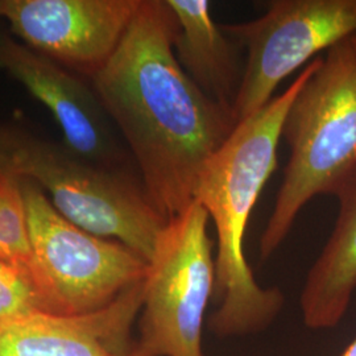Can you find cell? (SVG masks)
<instances>
[{
    "label": "cell",
    "instance_id": "obj_1",
    "mask_svg": "<svg viewBox=\"0 0 356 356\" xmlns=\"http://www.w3.org/2000/svg\"><path fill=\"white\" fill-rule=\"evenodd\" d=\"M177 20L166 0H140L108 63L91 76L104 113L126 140L140 182L166 222L195 200L207 161L236 126L200 89L175 51Z\"/></svg>",
    "mask_w": 356,
    "mask_h": 356
},
{
    "label": "cell",
    "instance_id": "obj_7",
    "mask_svg": "<svg viewBox=\"0 0 356 356\" xmlns=\"http://www.w3.org/2000/svg\"><path fill=\"white\" fill-rule=\"evenodd\" d=\"M220 26L247 49L232 106L238 124L267 106L281 82L319 51L355 38L356 0H273L259 19Z\"/></svg>",
    "mask_w": 356,
    "mask_h": 356
},
{
    "label": "cell",
    "instance_id": "obj_10",
    "mask_svg": "<svg viewBox=\"0 0 356 356\" xmlns=\"http://www.w3.org/2000/svg\"><path fill=\"white\" fill-rule=\"evenodd\" d=\"M143 300L144 284L102 313L47 316L0 330V356H134L129 331Z\"/></svg>",
    "mask_w": 356,
    "mask_h": 356
},
{
    "label": "cell",
    "instance_id": "obj_11",
    "mask_svg": "<svg viewBox=\"0 0 356 356\" xmlns=\"http://www.w3.org/2000/svg\"><path fill=\"white\" fill-rule=\"evenodd\" d=\"M339 213L301 293L306 327L327 330L343 319L356 291V177L335 195Z\"/></svg>",
    "mask_w": 356,
    "mask_h": 356
},
{
    "label": "cell",
    "instance_id": "obj_13",
    "mask_svg": "<svg viewBox=\"0 0 356 356\" xmlns=\"http://www.w3.org/2000/svg\"><path fill=\"white\" fill-rule=\"evenodd\" d=\"M0 244L8 264L33 286V254L24 197L19 179L4 175H0Z\"/></svg>",
    "mask_w": 356,
    "mask_h": 356
},
{
    "label": "cell",
    "instance_id": "obj_4",
    "mask_svg": "<svg viewBox=\"0 0 356 356\" xmlns=\"http://www.w3.org/2000/svg\"><path fill=\"white\" fill-rule=\"evenodd\" d=\"M0 175L33 182L69 222L122 243L147 263L168 223L140 181L122 169L95 165L66 145L1 122Z\"/></svg>",
    "mask_w": 356,
    "mask_h": 356
},
{
    "label": "cell",
    "instance_id": "obj_12",
    "mask_svg": "<svg viewBox=\"0 0 356 356\" xmlns=\"http://www.w3.org/2000/svg\"><path fill=\"white\" fill-rule=\"evenodd\" d=\"M177 20L175 51L191 81L232 113L243 70L234 41L216 24L207 0H166Z\"/></svg>",
    "mask_w": 356,
    "mask_h": 356
},
{
    "label": "cell",
    "instance_id": "obj_17",
    "mask_svg": "<svg viewBox=\"0 0 356 356\" xmlns=\"http://www.w3.org/2000/svg\"><path fill=\"white\" fill-rule=\"evenodd\" d=\"M350 44H351V47H353V49L355 51L356 53V36L355 38H350Z\"/></svg>",
    "mask_w": 356,
    "mask_h": 356
},
{
    "label": "cell",
    "instance_id": "obj_2",
    "mask_svg": "<svg viewBox=\"0 0 356 356\" xmlns=\"http://www.w3.org/2000/svg\"><path fill=\"white\" fill-rule=\"evenodd\" d=\"M321 57L306 65L280 95L238 123L229 139L207 161L194 200L216 226V291L218 307L209 321L220 338L264 330L280 313L284 296L277 288H261L244 254V238L260 193L277 168V148L284 119Z\"/></svg>",
    "mask_w": 356,
    "mask_h": 356
},
{
    "label": "cell",
    "instance_id": "obj_16",
    "mask_svg": "<svg viewBox=\"0 0 356 356\" xmlns=\"http://www.w3.org/2000/svg\"><path fill=\"white\" fill-rule=\"evenodd\" d=\"M0 260H3V261H6V263H8V261H7V254L4 252V250H3V247H1V244H0Z\"/></svg>",
    "mask_w": 356,
    "mask_h": 356
},
{
    "label": "cell",
    "instance_id": "obj_8",
    "mask_svg": "<svg viewBox=\"0 0 356 356\" xmlns=\"http://www.w3.org/2000/svg\"><path fill=\"white\" fill-rule=\"evenodd\" d=\"M140 0H0L13 36L60 65L95 76L118 49Z\"/></svg>",
    "mask_w": 356,
    "mask_h": 356
},
{
    "label": "cell",
    "instance_id": "obj_5",
    "mask_svg": "<svg viewBox=\"0 0 356 356\" xmlns=\"http://www.w3.org/2000/svg\"><path fill=\"white\" fill-rule=\"evenodd\" d=\"M19 182L33 254V286L51 314L102 313L145 281L148 263L141 256L122 243L79 229L38 185Z\"/></svg>",
    "mask_w": 356,
    "mask_h": 356
},
{
    "label": "cell",
    "instance_id": "obj_3",
    "mask_svg": "<svg viewBox=\"0 0 356 356\" xmlns=\"http://www.w3.org/2000/svg\"><path fill=\"white\" fill-rule=\"evenodd\" d=\"M291 157L260 239V260L275 254L309 201L337 195L356 177V53L350 38L321 57L284 119Z\"/></svg>",
    "mask_w": 356,
    "mask_h": 356
},
{
    "label": "cell",
    "instance_id": "obj_14",
    "mask_svg": "<svg viewBox=\"0 0 356 356\" xmlns=\"http://www.w3.org/2000/svg\"><path fill=\"white\" fill-rule=\"evenodd\" d=\"M53 316L26 276L0 260V330ZM60 317V316H58Z\"/></svg>",
    "mask_w": 356,
    "mask_h": 356
},
{
    "label": "cell",
    "instance_id": "obj_9",
    "mask_svg": "<svg viewBox=\"0 0 356 356\" xmlns=\"http://www.w3.org/2000/svg\"><path fill=\"white\" fill-rule=\"evenodd\" d=\"M0 70L42 103L64 134L65 145L95 165L120 169L124 154L116 144L102 104L63 65L0 31Z\"/></svg>",
    "mask_w": 356,
    "mask_h": 356
},
{
    "label": "cell",
    "instance_id": "obj_6",
    "mask_svg": "<svg viewBox=\"0 0 356 356\" xmlns=\"http://www.w3.org/2000/svg\"><path fill=\"white\" fill-rule=\"evenodd\" d=\"M209 219L194 201L168 220L148 263L134 356H204V314L216 291Z\"/></svg>",
    "mask_w": 356,
    "mask_h": 356
},
{
    "label": "cell",
    "instance_id": "obj_15",
    "mask_svg": "<svg viewBox=\"0 0 356 356\" xmlns=\"http://www.w3.org/2000/svg\"><path fill=\"white\" fill-rule=\"evenodd\" d=\"M339 356H356V338L344 348L343 353Z\"/></svg>",
    "mask_w": 356,
    "mask_h": 356
}]
</instances>
